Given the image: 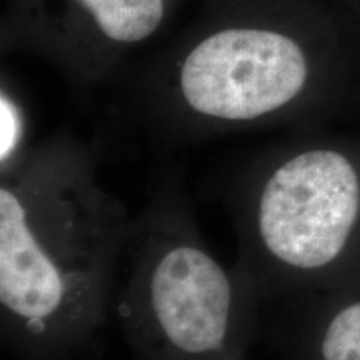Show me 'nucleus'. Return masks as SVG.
<instances>
[{"label":"nucleus","instance_id":"obj_2","mask_svg":"<svg viewBox=\"0 0 360 360\" xmlns=\"http://www.w3.org/2000/svg\"><path fill=\"white\" fill-rule=\"evenodd\" d=\"M260 294L202 240L179 175L132 219L110 310L135 360H245L260 328Z\"/></svg>","mask_w":360,"mask_h":360},{"label":"nucleus","instance_id":"obj_6","mask_svg":"<svg viewBox=\"0 0 360 360\" xmlns=\"http://www.w3.org/2000/svg\"><path fill=\"white\" fill-rule=\"evenodd\" d=\"M302 360H360V289L339 294L299 337Z\"/></svg>","mask_w":360,"mask_h":360},{"label":"nucleus","instance_id":"obj_7","mask_svg":"<svg viewBox=\"0 0 360 360\" xmlns=\"http://www.w3.org/2000/svg\"><path fill=\"white\" fill-rule=\"evenodd\" d=\"M0 124H2L0 162H2V167H6L25 152V148H22L24 120H22L20 107L6 90H2V97H0Z\"/></svg>","mask_w":360,"mask_h":360},{"label":"nucleus","instance_id":"obj_5","mask_svg":"<svg viewBox=\"0 0 360 360\" xmlns=\"http://www.w3.org/2000/svg\"><path fill=\"white\" fill-rule=\"evenodd\" d=\"M25 40L70 77L96 84L159 32L174 0H20Z\"/></svg>","mask_w":360,"mask_h":360},{"label":"nucleus","instance_id":"obj_4","mask_svg":"<svg viewBox=\"0 0 360 360\" xmlns=\"http://www.w3.org/2000/svg\"><path fill=\"white\" fill-rule=\"evenodd\" d=\"M327 72L322 47L299 27L233 22L202 34L174 58L159 101L174 127L187 132L262 127L307 107Z\"/></svg>","mask_w":360,"mask_h":360},{"label":"nucleus","instance_id":"obj_1","mask_svg":"<svg viewBox=\"0 0 360 360\" xmlns=\"http://www.w3.org/2000/svg\"><path fill=\"white\" fill-rule=\"evenodd\" d=\"M132 217L72 137L0 174V322L22 360H98Z\"/></svg>","mask_w":360,"mask_h":360},{"label":"nucleus","instance_id":"obj_3","mask_svg":"<svg viewBox=\"0 0 360 360\" xmlns=\"http://www.w3.org/2000/svg\"><path fill=\"white\" fill-rule=\"evenodd\" d=\"M237 267L260 299L340 272L360 252V152L300 143L259 157L236 195Z\"/></svg>","mask_w":360,"mask_h":360}]
</instances>
